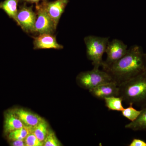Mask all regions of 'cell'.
Here are the masks:
<instances>
[{"label": "cell", "mask_w": 146, "mask_h": 146, "mask_svg": "<svg viewBox=\"0 0 146 146\" xmlns=\"http://www.w3.org/2000/svg\"><path fill=\"white\" fill-rule=\"evenodd\" d=\"M33 48L35 50L55 49H62L64 47L58 44L56 36L53 34H39L38 36L33 37Z\"/></svg>", "instance_id": "30bf717a"}, {"label": "cell", "mask_w": 146, "mask_h": 146, "mask_svg": "<svg viewBox=\"0 0 146 146\" xmlns=\"http://www.w3.org/2000/svg\"><path fill=\"white\" fill-rule=\"evenodd\" d=\"M19 0H5L0 3V9H2L10 18L17 23L18 5Z\"/></svg>", "instance_id": "5bb4252c"}, {"label": "cell", "mask_w": 146, "mask_h": 146, "mask_svg": "<svg viewBox=\"0 0 146 146\" xmlns=\"http://www.w3.org/2000/svg\"><path fill=\"white\" fill-rule=\"evenodd\" d=\"M21 1L31 3H36V4H37L39 3V2L44 1V0H21Z\"/></svg>", "instance_id": "603a6c76"}, {"label": "cell", "mask_w": 146, "mask_h": 146, "mask_svg": "<svg viewBox=\"0 0 146 146\" xmlns=\"http://www.w3.org/2000/svg\"><path fill=\"white\" fill-rule=\"evenodd\" d=\"M119 96L129 104L146 105V71L118 85Z\"/></svg>", "instance_id": "7a4b0ae2"}, {"label": "cell", "mask_w": 146, "mask_h": 146, "mask_svg": "<svg viewBox=\"0 0 146 146\" xmlns=\"http://www.w3.org/2000/svg\"><path fill=\"white\" fill-rule=\"evenodd\" d=\"M25 141L26 146H44V142L39 141L33 133L29 134L25 138Z\"/></svg>", "instance_id": "ffe728a7"}, {"label": "cell", "mask_w": 146, "mask_h": 146, "mask_svg": "<svg viewBox=\"0 0 146 146\" xmlns=\"http://www.w3.org/2000/svg\"><path fill=\"white\" fill-rule=\"evenodd\" d=\"M69 2V0H56L51 2L44 0L41 3L48 15L57 27Z\"/></svg>", "instance_id": "ba28073f"}, {"label": "cell", "mask_w": 146, "mask_h": 146, "mask_svg": "<svg viewBox=\"0 0 146 146\" xmlns=\"http://www.w3.org/2000/svg\"><path fill=\"white\" fill-rule=\"evenodd\" d=\"M62 144L58 140L54 132L50 129L44 141V146H60Z\"/></svg>", "instance_id": "d6986e66"}, {"label": "cell", "mask_w": 146, "mask_h": 146, "mask_svg": "<svg viewBox=\"0 0 146 146\" xmlns=\"http://www.w3.org/2000/svg\"><path fill=\"white\" fill-rule=\"evenodd\" d=\"M129 106L124 108L122 110V115L124 117L129 120L131 122L133 121L136 119L141 112V110H138L133 107L132 104H129Z\"/></svg>", "instance_id": "ac0fdd59"}, {"label": "cell", "mask_w": 146, "mask_h": 146, "mask_svg": "<svg viewBox=\"0 0 146 146\" xmlns=\"http://www.w3.org/2000/svg\"><path fill=\"white\" fill-rule=\"evenodd\" d=\"M127 50V46L121 40L114 39L109 42L106 50L107 57L102 66L103 69L121 59L126 54Z\"/></svg>", "instance_id": "52a82bcc"}, {"label": "cell", "mask_w": 146, "mask_h": 146, "mask_svg": "<svg viewBox=\"0 0 146 146\" xmlns=\"http://www.w3.org/2000/svg\"><path fill=\"white\" fill-rule=\"evenodd\" d=\"M33 127L25 125L23 127L9 133L7 137L10 141L25 140L30 133H33Z\"/></svg>", "instance_id": "9a60e30c"}, {"label": "cell", "mask_w": 146, "mask_h": 146, "mask_svg": "<svg viewBox=\"0 0 146 146\" xmlns=\"http://www.w3.org/2000/svg\"><path fill=\"white\" fill-rule=\"evenodd\" d=\"M145 54H146V52L145 53Z\"/></svg>", "instance_id": "cb8c5ba5"}, {"label": "cell", "mask_w": 146, "mask_h": 146, "mask_svg": "<svg viewBox=\"0 0 146 146\" xmlns=\"http://www.w3.org/2000/svg\"><path fill=\"white\" fill-rule=\"evenodd\" d=\"M125 128L134 131L146 130V105L142 107L141 113L136 119L126 125Z\"/></svg>", "instance_id": "4fadbf2b"}, {"label": "cell", "mask_w": 146, "mask_h": 146, "mask_svg": "<svg viewBox=\"0 0 146 146\" xmlns=\"http://www.w3.org/2000/svg\"><path fill=\"white\" fill-rule=\"evenodd\" d=\"M13 110L25 125L34 127L44 120L39 115L23 108H16Z\"/></svg>", "instance_id": "8fae6325"}, {"label": "cell", "mask_w": 146, "mask_h": 146, "mask_svg": "<svg viewBox=\"0 0 146 146\" xmlns=\"http://www.w3.org/2000/svg\"><path fill=\"white\" fill-rule=\"evenodd\" d=\"M128 146H146V142L143 140L138 138H133Z\"/></svg>", "instance_id": "44dd1931"}, {"label": "cell", "mask_w": 146, "mask_h": 146, "mask_svg": "<svg viewBox=\"0 0 146 146\" xmlns=\"http://www.w3.org/2000/svg\"><path fill=\"white\" fill-rule=\"evenodd\" d=\"M119 85L146 71V55L141 46L135 45L128 49L122 58L103 69Z\"/></svg>", "instance_id": "6da1fadb"}, {"label": "cell", "mask_w": 146, "mask_h": 146, "mask_svg": "<svg viewBox=\"0 0 146 146\" xmlns=\"http://www.w3.org/2000/svg\"><path fill=\"white\" fill-rule=\"evenodd\" d=\"M33 7V6L28 7L24 5L18 9L17 13L16 23L23 31L27 33L35 32L36 15Z\"/></svg>", "instance_id": "8992f818"}, {"label": "cell", "mask_w": 146, "mask_h": 146, "mask_svg": "<svg viewBox=\"0 0 146 146\" xmlns=\"http://www.w3.org/2000/svg\"><path fill=\"white\" fill-rule=\"evenodd\" d=\"M84 42L87 57L92 61L94 68L102 67L104 62L103 56L109 43V37L89 35L84 37Z\"/></svg>", "instance_id": "3957f363"}, {"label": "cell", "mask_w": 146, "mask_h": 146, "mask_svg": "<svg viewBox=\"0 0 146 146\" xmlns=\"http://www.w3.org/2000/svg\"><path fill=\"white\" fill-rule=\"evenodd\" d=\"M36 19L35 26V32L39 34H54L57 26L50 18L42 4L38 3L35 7Z\"/></svg>", "instance_id": "5b68a950"}, {"label": "cell", "mask_w": 146, "mask_h": 146, "mask_svg": "<svg viewBox=\"0 0 146 146\" xmlns=\"http://www.w3.org/2000/svg\"><path fill=\"white\" fill-rule=\"evenodd\" d=\"M90 94L96 98L104 100L106 98L119 96V87L114 81L102 84L89 90Z\"/></svg>", "instance_id": "9c48e42d"}, {"label": "cell", "mask_w": 146, "mask_h": 146, "mask_svg": "<svg viewBox=\"0 0 146 146\" xmlns=\"http://www.w3.org/2000/svg\"><path fill=\"white\" fill-rule=\"evenodd\" d=\"M77 80L82 87L89 91L102 84L113 81L107 72L97 68H94L91 70L82 72L78 76Z\"/></svg>", "instance_id": "277c9868"}, {"label": "cell", "mask_w": 146, "mask_h": 146, "mask_svg": "<svg viewBox=\"0 0 146 146\" xmlns=\"http://www.w3.org/2000/svg\"><path fill=\"white\" fill-rule=\"evenodd\" d=\"M10 145L12 146H26L25 140L10 141Z\"/></svg>", "instance_id": "7402d4cb"}, {"label": "cell", "mask_w": 146, "mask_h": 146, "mask_svg": "<svg viewBox=\"0 0 146 146\" xmlns=\"http://www.w3.org/2000/svg\"><path fill=\"white\" fill-rule=\"evenodd\" d=\"M23 123L21 121L13 112V110H9L5 113L4 132L5 134L16 129L23 127Z\"/></svg>", "instance_id": "7c38bea8"}, {"label": "cell", "mask_w": 146, "mask_h": 146, "mask_svg": "<svg viewBox=\"0 0 146 146\" xmlns=\"http://www.w3.org/2000/svg\"><path fill=\"white\" fill-rule=\"evenodd\" d=\"M49 130L48 123L44 119L33 127V133L39 141L44 142Z\"/></svg>", "instance_id": "2e32d148"}, {"label": "cell", "mask_w": 146, "mask_h": 146, "mask_svg": "<svg viewBox=\"0 0 146 146\" xmlns=\"http://www.w3.org/2000/svg\"><path fill=\"white\" fill-rule=\"evenodd\" d=\"M106 106L109 110L121 111L124 108L123 106V100L119 96H112L106 98L104 99Z\"/></svg>", "instance_id": "e0dca14e"}]
</instances>
